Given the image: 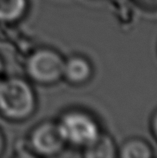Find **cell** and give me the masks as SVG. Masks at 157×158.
<instances>
[{"label":"cell","instance_id":"obj_1","mask_svg":"<svg viewBox=\"0 0 157 158\" xmlns=\"http://www.w3.org/2000/svg\"><path fill=\"white\" fill-rule=\"evenodd\" d=\"M35 109V95L21 78L0 80V113L11 120L28 118Z\"/></svg>","mask_w":157,"mask_h":158},{"label":"cell","instance_id":"obj_2","mask_svg":"<svg viewBox=\"0 0 157 158\" xmlns=\"http://www.w3.org/2000/svg\"><path fill=\"white\" fill-rule=\"evenodd\" d=\"M66 143L86 147L100 134L96 121L88 114L73 111L65 114L58 123Z\"/></svg>","mask_w":157,"mask_h":158},{"label":"cell","instance_id":"obj_3","mask_svg":"<svg viewBox=\"0 0 157 158\" xmlns=\"http://www.w3.org/2000/svg\"><path fill=\"white\" fill-rule=\"evenodd\" d=\"M64 60L50 49H39L26 62V72L32 80L41 84H51L63 77Z\"/></svg>","mask_w":157,"mask_h":158},{"label":"cell","instance_id":"obj_4","mask_svg":"<svg viewBox=\"0 0 157 158\" xmlns=\"http://www.w3.org/2000/svg\"><path fill=\"white\" fill-rule=\"evenodd\" d=\"M29 142L36 154L51 156L62 150L66 141L58 123L45 122L33 130Z\"/></svg>","mask_w":157,"mask_h":158},{"label":"cell","instance_id":"obj_5","mask_svg":"<svg viewBox=\"0 0 157 158\" xmlns=\"http://www.w3.org/2000/svg\"><path fill=\"white\" fill-rule=\"evenodd\" d=\"M91 74V65L83 57L73 56L64 62L63 76L72 84H82L89 80Z\"/></svg>","mask_w":157,"mask_h":158},{"label":"cell","instance_id":"obj_6","mask_svg":"<svg viewBox=\"0 0 157 158\" xmlns=\"http://www.w3.org/2000/svg\"><path fill=\"white\" fill-rule=\"evenodd\" d=\"M84 156L87 158H113L116 156V147L109 135L100 133L92 143L84 147Z\"/></svg>","mask_w":157,"mask_h":158},{"label":"cell","instance_id":"obj_7","mask_svg":"<svg viewBox=\"0 0 157 158\" xmlns=\"http://www.w3.org/2000/svg\"><path fill=\"white\" fill-rule=\"evenodd\" d=\"M119 156L122 158H151L153 152L145 140L131 138L122 145L119 150Z\"/></svg>","mask_w":157,"mask_h":158},{"label":"cell","instance_id":"obj_8","mask_svg":"<svg viewBox=\"0 0 157 158\" xmlns=\"http://www.w3.org/2000/svg\"><path fill=\"white\" fill-rule=\"evenodd\" d=\"M27 8V0H0V22L10 23L22 17Z\"/></svg>","mask_w":157,"mask_h":158},{"label":"cell","instance_id":"obj_9","mask_svg":"<svg viewBox=\"0 0 157 158\" xmlns=\"http://www.w3.org/2000/svg\"><path fill=\"white\" fill-rule=\"evenodd\" d=\"M151 128H152V131H153V134L155 136V138L157 139V111L154 113L153 117H152Z\"/></svg>","mask_w":157,"mask_h":158},{"label":"cell","instance_id":"obj_10","mask_svg":"<svg viewBox=\"0 0 157 158\" xmlns=\"http://www.w3.org/2000/svg\"><path fill=\"white\" fill-rule=\"evenodd\" d=\"M3 149H4V139H3V135L0 132V154L2 153Z\"/></svg>","mask_w":157,"mask_h":158},{"label":"cell","instance_id":"obj_11","mask_svg":"<svg viewBox=\"0 0 157 158\" xmlns=\"http://www.w3.org/2000/svg\"><path fill=\"white\" fill-rule=\"evenodd\" d=\"M2 70H3V63H2V60H1V58H0V74H1Z\"/></svg>","mask_w":157,"mask_h":158}]
</instances>
